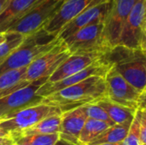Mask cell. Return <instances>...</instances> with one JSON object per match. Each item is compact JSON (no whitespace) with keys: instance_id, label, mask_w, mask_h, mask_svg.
<instances>
[{"instance_id":"cell-1","label":"cell","mask_w":146,"mask_h":145,"mask_svg":"<svg viewBox=\"0 0 146 145\" xmlns=\"http://www.w3.org/2000/svg\"><path fill=\"white\" fill-rule=\"evenodd\" d=\"M105 97L104 79L93 76L43 97L42 103L58 107L64 113L88 103H94Z\"/></svg>"},{"instance_id":"cell-2","label":"cell","mask_w":146,"mask_h":145,"mask_svg":"<svg viewBox=\"0 0 146 145\" xmlns=\"http://www.w3.org/2000/svg\"><path fill=\"white\" fill-rule=\"evenodd\" d=\"M132 86L142 92L146 88V52L116 45L101 56Z\"/></svg>"},{"instance_id":"cell-3","label":"cell","mask_w":146,"mask_h":145,"mask_svg":"<svg viewBox=\"0 0 146 145\" xmlns=\"http://www.w3.org/2000/svg\"><path fill=\"white\" fill-rule=\"evenodd\" d=\"M59 40L56 36L48 33L43 27L25 36L20 46L0 64V75L10 70L27 68L35 59L55 47Z\"/></svg>"},{"instance_id":"cell-4","label":"cell","mask_w":146,"mask_h":145,"mask_svg":"<svg viewBox=\"0 0 146 145\" xmlns=\"http://www.w3.org/2000/svg\"><path fill=\"white\" fill-rule=\"evenodd\" d=\"M104 22L87 26L63 40L71 55H103L110 48L104 38Z\"/></svg>"},{"instance_id":"cell-5","label":"cell","mask_w":146,"mask_h":145,"mask_svg":"<svg viewBox=\"0 0 146 145\" xmlns=\"http://www.w3.org/2000/svg\"><path fill=\"white\" fill-rule=\"evenodd\" d=\"M63 113L58 107L43 103L25 109L8 119L0 121V128L6 132L13 139L26 129L38 123L42 120Z\"/></svg>"},{"instance_id":"cell-6","label":"cell","mask_w":146,"mask_h":145,"mask_svg":"<svg viewBox=\"0 0 146 145\" xmlns=\"http://www.w3.org/2000/svg\"><path fill=\"white\" fill-rule=\"evenodd\" d=\"M64 0H38L35 5L6 32H16L27 36L41 29L62 6ZM5 32V33H6Z\"/></svg>"},{"instance_id":"cell-7","label":"cell","mask_w":146,"mask_h":145,"mask_svg":"<svg viewBox=\"0 0 146 145\" xmlns=\"http://www.w3.org/2000/svg\"><path fill=\"white\" fill-rule=\"evenodd\" d=\"M119 44L146 52L145 0L135 3L121 31Z\"/></svg>"},{"instance_id":"cell-8","label":"cell","mask_w":146,"mask_h":145,"mask_svg":"<svg viewBox=\"0 0 146 145\" xmlns=\"http://www.w3.org/2000/svg\"><path fill=\"white\" fill-rule=\"evenodd\" d=\"M48 78H42L30 82L26 86L15 90L0 98V121L8 119L13 115L40 103L43 97L37 96L39 87L45 83Z\"/></svg>"},{"instance_id":"cell-9","label":"cell","mask_w":146,"mask_h":145,"mask_svg":"<svg viewBox=\"0 0 146 145\" xmlns=\"http://www.w3.org/2000/svg\"><path fill=\"white\" fill-rule=\"evenodd\" d=\"M69 56L71 54L68 52L66 44L60 39L55 47L27 66L22 80L33 82L42 78H49Z\"/></svg>"},{"instance_id":"cell-10","label":"cell","mask_w":146,"mask_h":145,"mask_svg":"<svg viewBox=\"0 0 146 145\" xmlns=\"http://www.w3.org/2000/svg\"><path fill=\"white\" fill-rule=\"evenodd\" d=\"M104 79L107 99L123 107L138 109L141 92L132 86L113 67Z\"/></svg>"},{"instance_id":"cell-11","label":"cell","mask_w":146,"mask_h":145,"mask_svg":"<svg viewBox=\"0 0 146 145\" xmlns=\"http://www.w3.org/2000/svg\"><path fill=\"white\" fill-rule=\"evenodd\" d=\"M110 0H64L56 15L50 19L43 28L50 34L57 37L60 31L79 15L100 3Z\"/></svg>"},{"instance_id":"cell-12","label":"cell","mask_w":146,"mask_h":145,"mask_svg":"<svg viewBox=\"0 0 146 145\" xmlns=\"http://www.w3.org/2000/svg\"><path fill=\"white\" fill-rule=\"evenodd\" d=\"M137 0H114L110 14L104 22V38L110 48L119 44L125 22Z\"/></svg>"},{"instance_id":"cell-13","label":"cell","mask_w":146,"mask_h":145,"mask_svg":"<svg viewBox=\"0 0 146 145\" xmlns=\"http://www.w3.org/2000/svg\"><path fill=\"white\" fill-rule=\"evenodd\" d=\"M112 67L110 66L109 64L105 63L104 62L102 61L101 57L93 62L92 65L89 67L86 68L85 69L68 77L65 78L60 81L54 82V83H44L39 89L37 91L36 94L38 97H45L50 94H53L58 91H61L62 89H65L68 86H71L73 85H75L77 83H80L87 78L93 77V76H99L104 78L109 70Z\"/></svg>"},{"instance_id":"cell-14","label":"cell","mask_w":146,"mask_h":145,"mask_svg":"<svg viewBox=\"0 0 146 145\" xmlns=\"http://www.w3.org/2000/svg\"><path fill=\"white\" fill-rule=\"evenodd\" d=\"M113 1L114 0H110L108 2L89 8L77 17L73 19L71 21H69L66 26H64L58 33L57 38L63 41L77 32L79 30L87 26L104 22L111 10Z\"/></svg>"},{"instance_id":"cell-15","label":"cell","mask_w":146,"mask_h":145,"mask_svg":"<svg viewBox=\"0 0 146 145\" xmlns=\"http://www.w3.org/2000/svg\"><path fill=\"white\" fill-rule=\"evenodd\" d=\"M87 120L85 105L64 112L59 129V138L64 139L75 145L79 144L80 133Z\"/></svg>"},{"instance_id":"cell-16","label":"cell","mask_w":146,"mask_h":145,"mask_svg":"<svg viewBox=\"0 0 146 145\" xmlns=\"http://www.w3.org/2000/svg\"><path fill=\"white\" fill-rule=\"evenodd\" d=\"M102 55H71L47 79L46 83H54L68 78L92 65Z\"/></svg>"},{"instance_id":"cell-17","label":"cell","mask_w":146,"mask_h":145,"mask_svg":"<svg viewBox=\"0 0 146 145\" xmlns=\"http://www.w3.org/2000/svg\"><path fill=\"white\" fill-rule=\"evenodd\" d=\"M38 0H11L0 13V33H5L9 27L21 20Z\"/></svg>"},{"instance_id":"cell-18","label":"cell","mask_w":146,"mask_h":145,"mask_svg":"<svg viewBox=\"0 0 146 145\" xmlns=\"http://www.w3.org/2000/svg\"><path fill=\"white\" fill-rule=\"evenodd\" d=\"M101 107L109 115L110 119L115 125L130 126L137 110L131 109L117 103H115L106 97L94 103Z\"/></svg>"},{"instance_id":"cell-19","label":"cell","mask_w":146,"mask_h":145,"mask_svg":"<svg viewBox=\"0 0 146 145\" xmlns=\"http://www.w3.org/2000/svg\"><path fill=\"white\" fill-rule=\"evenodd\" d=\"M27 68L10 70L0 75V98L30 83L22 80Z\"/></svg>"},{"instance_id":"cell-20","label":"cell","mask_w":146,"mask_h":145,"mask_svg":"<svg viewBox=\"0 0 146 145\" xmlns=\"http://www.w3.org/2000/svg\"><path fill=\"white\" fill-rule=\"evenodd\" d=\"M62 115H57L47 117L38 123L33 125V126L26 129L21 132L20 134L15 136L14 139L18 137H25V136H32V135H46V134H54L59 133Z\"/></svg>"},{"instance_id":"cell-21","label":"cell","mask_w":146,"mask_h":145,"mask_svg":"<svg viewBox=\"0 0 146 145\" xmlns=\"http://www.w3.org/2000/svg\"><path fill=\"white\" fill-rule=\"evenodd\" d=\"M130 126L114 125L98 135L89 145L117 144H121L127 135Z\"/></svg>"},{"instance_id":"cell-22","label":"cell","mask_w":146,"mask_h":145,"mask_svg":"<svg viewBox=\"0 0 146 145\" xmlns=\"http://www.w3.org/2000/svg\"><path fill=\"white\" fill-rule=\"evenodd\" d=\"M110 125L108 123L87 118L79 136L80 145H89L98 135L108 129Z\"/></svg>"},{"instance_id":"cell-23","label":"cell","mask_w":146,"mask_h":145,"mask_svg":"<svg viewBox=\"0 0 146 145\" xmlns=\"http://www.w3.org/2000/svg\"><path fill=\"white\" fill-rule=\"evenodd\" d=\"M25 36L16 32H6L5 39L0 43V64L23 42Z\"/></svg>"},{"instance_id":"cell-24","label":"cell","mask_w":146,"mask_h":145,"mask_svg":"<svg viewBox=\"0 0 146 145\" xmlns=\"http://www.w3.org/2000/svg\"><path fill=\"white\" fill-rule=\"evenodd\" d=\"M59 139V133L18 137L14 139L17 145H55Z\"/></svg>"},{"instance_id":"cell-25","label":"cell","mask_w":146,"mask_h":145,"mask_svg":"<svg viewBox=\"0 0 146 145\" xmlns=\"http://www.w3.org/2000/svg\"><path fill=\"white\" fill-rule=\"evenodd\" d=\"M141 110L137 109L134 118L130 125L128 132L125 139L120 145H140L139 142V122H140Z\"/></svg>"},{"instance_id":"cell-26","label":"cell","mask_w":146,"mask_h":145,"mask_svg":"<svg viewBox=\"0 0 146 145\" xmlns=\"http://www.w3.org/2000/svg\"><path fill=\"white\" fill-rule=\"evenodd\" d=\"M85 111H86L87 118L89 119L103 121V122L108 123L110 126L115 125L110 119L107 113L96 103H88L85 105Z\"/></svg>"},{"instance_id":"cell-27","label":"cell","mask_w":146,"mask_h":145,"mask_svg":"<svg viewBox=\"0 0 146 145\" xmlns=\"http://www.w3.org/2000/svg\"><path fill=\"white\" fill-rule=\"evenodd\" d=\"M139 142L140 145L146 144V110H141L139 122Z\"/></svg>"},{"instance_id":"cell-28","label":"cell","mask_w":146,"mask_h":145,"mask_svg":"<svg viewBox=\"0 0 146 145\" xmlns=\"http://www.w3.org/2000/svg\"><path fill=\"white\" fill-rule=\"evenodd\" d=\"M11 0H0V13L3 10V9L9 3Z\"/></svg>"},{"instance_id":"cell-29","label":"cell","mask_w":146,"mask_h":145,"mask_svg":"<svg viewBox=\"0 0 146 145\" xmlns=\"http://www.w3.org/2000/svg\"><path fill=\"white\" fill-rule=\"evenodd\" d=\"M55 145H75V144H72V143H70V142H68V141H66V140H64V139H61V138H59V139L57 140V142L55 144Z\"/></svg>"},{"instance_id":"cell-30","label":"cell","mask_w":146,"mask_h":145,"mask_svg":"<svg viewBox=\"0 0 146 145\" xmlns=\"http://www.w3.org/2000/svg\"><path fill=\"white\" fill-rule=\"evenodd\" d=\"M13 139L11 138V137H4V138H0V145L7 144L10 141H12ZM14 141V140H13Z\"/></svg>"},{"instance_id":"cell-31","label":"cell","mask_w":146,"mask_h":145,"mask_svg":"<svg viewBox=\"0 0 146 145\" xmlns=\"http://www.w3.org/2000/svg\"><path fill=\"white\" fill-rule=\"evenodd\" d=\"M4 137H10L6 132H4L3 129L0 128V138H4Z\"/></svg>"},{"instance_id":"cell-32","label":"cell","mask_w":146,"mask_h":145,"mask_svg":"<svg viewBox=\"0 0 146 145\" xmlns=\"http://www.w3.org/2000/svg\"><path fill=\"white\" fill-rule=\"evenodd\" d=\"M5 39V33H0V43Z\"/></svg>"},{"instance_id":"cell-33","label":"cell","mask_w":146,"mask_h":145,"mask_svg":"<svg viewBox=\"0 0 146 145\" xmlns=\"http://www.w3.org/2000/svg\"><path fill=\"white\" fill-rule=\"evenodd\" d=\"M14 144H15V142L12 140V141H10V142H9V143H7V144H4L3 145H14Z\"/></svg>"},{"instance_id":"cell-34","label":"cell","mask_w":146,"mask_h":145,"mask_svg":"<svg viewBox=\"0 0 146 145\" xmlns=\"http://www.w3.org/2000/svg\"><path fill=\"white\" fill-rule=\"evenodd\" d=\"M100 145H120V144H100Z\"/></svg>"},{"instance_id":"cell-35","label":"cell","mask_w":146,"mask_h":145,"mask_svg":"<svg viewBox=\"0 0 146 145\" xmlns=\"http://www.w3.org/2000/svg\"><path fill=\"white\" fill-rule=\"evenodd\" d=\"M14 145H17V144H14Z\"/></svg>"}]
</instances>
